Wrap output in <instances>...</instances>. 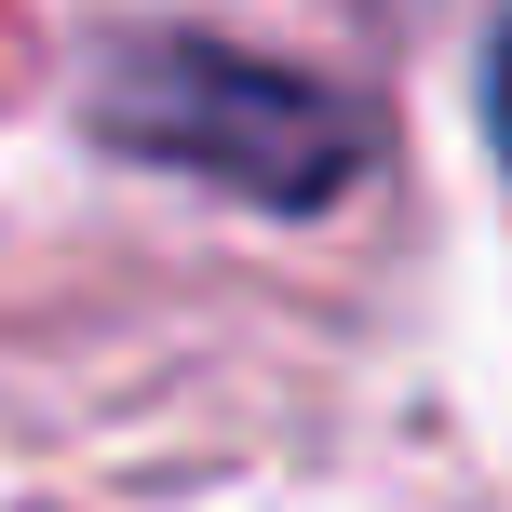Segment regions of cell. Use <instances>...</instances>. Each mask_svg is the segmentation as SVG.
<instances>
[{
  "label": "cell",
  "mask_w": 512,
  "mask_h": 512,
  "mask_svg": "<svg viewBox=\"0 0 512 512\" xmlns=\"http://www.w3.org/2000/svg\"><path fill=\"white\" fill-rule=\"evenodd\" d=\"M95 122H108V149L176 162V176L230 189V203H270V216H310V203H337L364 176V108L337 81L230 54V41H135V54H108Z\"/></svg>",
  "instance_id": "obj_1"
},
{
  "label": "cell",
  "mask_w": 512,
  "mask_h": 512,
  "mask_svg": "<svg viewBox=\"0 0 512 512\" xmlns=\"http://www.w3.org/2000/svg\"><path fill=\"white\" fill-rule=\"evenodd\" d=\"M486 122H499V149H512V14H499V41H486Z\"/></svg>",
  "instance_id": "obj_2"
}]
</instances>
